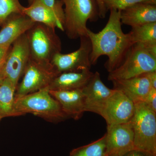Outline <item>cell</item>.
Segmentation results:
<instances>
[{"mask_svg": "<svg viewBox=\"0 0 156 156\" xmlns=\"http://www.w3.org/2000/svg\"><path fill=\"white\" fill-rule=\"evenodd\" d=\"M107 23L102 30L94 33L87 29V35L92 45L90 61L92 65L97 63L101 56H107L105 67L108 73L121 65L133 46L129 34L122 28L121 11L111 9Z\"/></svg>", "mask_w": 156, "mask_h": 156, "instance_id": "obj_1", "label": "cell"}, {"mask_svg": "<svg viewBox=\"0 0 156 156\" xmlns=\"http://www.w3.org/2000/svg\"><path fill=\"white\" fill-rule=\"evenodd\" d=\"M14 109L18 116L31 113L53 122H61L68 118L48 88L15 98Z\"/></svg>", "mask_w": 156, "mask_h": 156, "instance_id": "obj_2", "label": "cell"}, {"mask_svg": "<svg viewBox=\"0 0 156 156\" xmlns=\"http://www.w3.org/2000/svg\"><path fill=\"white\" fill-rule=\"evenodd\" d=\"M65 6L64 31L72 40L87 36V23L99 17L96 0H60Z\"/></svg>", "mask_w": 156, "mask_h": 156, "instance_id": "obj_3", "label": "cell"}, {"mask_svg": "<svg viewBox=\"0 0 156 156\" xmlns=\"http://www.w3.org/2000/svg\"><path fill=\"white\" fill-rule=\"evenodd\" d=\"M156 71V46L134 44L120 66L109 73L108 80H126Z\"/></svg>", "mask_w": 156, "mask_h": 156, "instance_id": "obj_4", "label": "cell"}, {"mask_svg": "<svg viewBox=\"0 0 156 156\" xmlns=\"http://www.w3.org/2000/svg\"><path fill=\"white\" fill-rule=\"evenodd\" d=\"M26 34L31 59L41 64L52 65L53 57L62 50L61 40L55 29L36 23Z\"/></svg>", "mask_w": 156, "mask_h": 156, "instance_id": "obj_5", "label": "cell"}, {"mask_svg": "<svg viewBox=\"0 0 156 156\" xmlns=\"http://www.w3.org/2000/svg\"><path fill=\"white\" fill-rule=\"evenodd\" d=\"M134 104L135 112L131 120L134 147L156 156V112L144 102Z\"/></svg>", "mask_w": 156, "mask_h": 156, "instance_id": "obj_6", "label": "cell"}, {"mask_svg": "<svg viewBox=\"0 0 156 156\" xmlns=\"http://www.w3.org/2000/svg\"><path fill=\"white\" fill-rule=\"evenodd\" d=\"M59 73L53 66L45 65L30 59L20 83L17 86L15 98L48 88Z\"/></svg>", "mask_w": 156, "mask_h": 156, "instance_id": "obj_7", "label": "cell"}, {"mask_svg": "<svg viewBox=\"0 0 156 156\" xmlns=\"http://www.w3.org/2000/svg\"><path fill=\"white\" fill-rule=\"evenodd\" d=\"M12 44L1 72L4 78L9 79L17 87L30 58L26 34L18 38Z\"/></svg>", "mask_w": 156, "mask_h": 156, "instance_id": "obj_8", "label": "cell"}, {"mask_svg": "<svg viewBox=\"0 0 156 156\" xmlns=\"http://www.w3.org/2000/svg\"><path fill=\"white\" fill-rule=\"evenodd\" d=\"M80 39V44L78 50L67 54L57 53L53 57L51 64L59 73L90 69L92 66L90 61L91 41L87 35Z\"/></svg>", "mask_w": 156, "mask_h": 156, "instance_id": "obj_9", "label": "cell"}, {"mask_svg": "<svg viewBox=\"0 0 156 156\" xmlns=\"http://www.w3.org/2000/svg\"><path fill=\"white\" fill-rule=\"evenodd\" d=\"M134 112L133 101L122 91L115 89L107 101L100 115L105 120L107 126H110L130 122Z\"/></svg>", "mask_w": 156, "mask_h": 156, "instance_id": "obj_10", "label": "cell"}, {"mask_svg": "<svg viewBox=\"0 0 156 156\" xmlns=\"http://www.w3.org/2000/svg\"><path fill=\"white\" fill-rule=\"evenodd\" d=\"M105 134L108 156H123L135 149L134 133L131 121L127 123L107 126Z\"/></svg>", "mask_w": 156, "mask_h": 156, "instance_id": "obj_11", "label": "cell"}, {"mask_svg": "<svg viewBox=\"0 0 156 156\" xmlns=\"http://www.w3.org/2000/svg\"><path fill=\"white\" fill-rule=\"evenodd\" d=\"M82 90L85 112H92L100 115L107 101L115 91V89H109L104 84L97 71L93 73Z\"/></svg>", "mask_w": 156, "mask_h": 156, "instance_id": "obj_12", "label": "cell"}, {"mask_svg": "<svg viewBox=\"0 0 156 156\" xmlns=\"http://www.w3.org/2000/svg\"><path fill=\"white\" fill-rule=\"evenodd\" d=\"M35 23L25 14H11L2 23L0 31V47L10 48L15 41L26 33Z\"/></svg>", "mask_w": 156, "mask_h": 156, "instance_id": "obj_13", "label": "cell"}, {"mask_svg": "<svg viewBox=\"0 0 156 156\" xmlns=\"http://www.w3.org/2000/svg\"><path fill=\"white\" fill-rule=\"evenodd\" d=\"M49 92L60 104L68 118L77 120L83 115L85 111L82 89L69 91L49 90Z\"/></svg>", "mask_w": 156, "mask_h": 156, "instance_id": "obj_14", "label": "cell"}, {"mask_svg": "<svg viewBox=\"0 0 156 156\" xmlns=\"http://www.w3.org/2000/svg\"><path fill=\"white\" fill-rule=\"evenodd\" d=\"M112 82L113 89L122 91L134 104L144 102L152 88L145 73L130 79L114 80Z\"/></svg>", "mask_w": 156, "mask_h": 156, "instance_id": "obj_15", "label": "cell"}, {"mask_svg": "<svg viewBox=\"0 0 156 156\" xmlns=\"http://www.w3.org/2000/svg\"><path fill=\"white\" fill-rule=\"evenodd\" d=\"M23 13L35 23H43L64 31V20L54 10L39 0H35L28 7H24Z\"/></svg>", "mask_w": 156, "mask_h": 156, "instance_id": "obj_16", "label": "cell"}, {"mask_svg": "<svg viewBox=\"0 0 156 156\" xmlns=\"http://www.w3.org/2000/svg\"><path fill=\"white\" fill-rule=\"evenodd\" d=\"M121 21L131 27L156 22V5L139 3L128 7L121 11Z\"/></svg>", "mask_w": 156, "mask_h": 156, "instance_id": "obj_17", "label": "cell"}, {"mask_svg": "<svg viewBox=\"0 0 156 156\" xmlns=\"http://www.w3.org/2000/svg\"><path fill=\"white\" fill-rule=\"evenodd\" d=\"M93 74L89 69L61 73L53 79L48 89L54 91L83 89Z\"/></svg>", "mask_w": 156, "mask_h": 156, "instance_id": "obj_18", "label": "cell"}, {"mask_svg": "<svg viewBox=\"0 0 156 156\" xmlns=\"http://www.w3.org/2000/svg\"><path fill=\"white\" fill-rule=\"evenodd\" d=\"M17 87L7 78L0 83V118L18 116L14 109Z\"/></svg>", "mask_w": 156, "mask_h": 156, "instance_id": "obj_19", "label": "cell"}, {"mask_svg": "<svg viewBox=\"0 0 156 156\" xmlns=\"http://www.w3.org/2000/svg\"><path fill=\"white\" fill-rule=\"evenodd\" d=\"M128 34L134 45H156V22L132 27Z\"/></svg>", "mask_w": 156, "mask_h": 156, "instance_id": "obj_20", "label": "cell"}, {"mask_svg": "<svg viewBox=\"0 0 156 156\" xmlns=\"http://www.w3.org/2000/svg\"><path fill=\"white\" fill-rule=\"evenodd\" d=\"M69 156H108L106 134L90 144L75 149L71 152Z\"/></svg>", "mask_w": 156, "mask_h": 156, "instance_id": "obj_21", "label": "cell"}, {"mask_svg": "<svg viewBox=\"0 0 156 156\" xmlns=\"http://www.w3.org/2000/svg\"><path fill=\"white\" fill-rule=\"evenodd\" d=\"M24 7L20 4L19 0H0L1 25L11 14H23V11Z\"/></svg>", "mask_w": 156, "mask_h": 156, "instance_id": "obj_22", "label": "cell"}, {"mask_svg": "<svg viewBox=\"0 0 156 156\" xmlns=\"http://www.w3.org/2000/svg\"><path fill=\"white\" fill-rule=\"evenodd\" d=\"M102 1L107 11L111 9L122 11L139 3L156 5V0H102Z\"/></svg>", "mask_w": 156, "mask_h": 156, "instance_id": "obj_23", "label": "cell"}, {"mask_svg": "<svg viewBox=\"0 0 156 156\" xmlns=\"http://www.w3.org/2000/svg\"><path fill=\"white\" fill-rule=\"evenodd\" d=\"M35 0H28L29 5H30ZM46 5L50 7L56 11L62 19L64 20V13L63 4L60 0H39Z\"/></svg>", "mask_w": 156, "mask_h": 156, "instance_id": "obj_24", "label": "cell"}, {"mask_svg": "<svg viewBox=\"0 0 156 156\" xmlns=\"http://www.w3.org/2000/svg\"><path fill=\"white\" fill-rule=\"evenodd\" d=\"M144 102L150 108L156 112V89H151Z\"/></svg>", "mask_w": 156, "mask_h": 156, "instance_id": "obj_25", "label": "cell"}, {"mask_svg": "<svg viewBox=\"0 0 156 156\" xmlns=\"http://www.w3.org/2000/svg\"><path fill=\"white\" fill-rule=\"evenodd\" d=\"M10 49L11 47L6 48L0 47V71L2 68L3 66L5 64Z\"/></svg>", "mask_w": 156, "mask_h": 156, "instance_id": "obj_26", "label": "cell"}, {"mask_svg": "<svg viewBox=\"0 0 156 156\" xmlns=\"http://www.w3.org/2000/svg\"><path fill=\"white\" fill-rule=\"evenodd\" d=\"M123 156H156L152 154L147 152L144 151L134 149L132 150L131 151L127 152V153L124 154Z\"/></svg>", "mask_w": 156, "mask_h": 156, "instance_id": "obj_27", "label": "cell"}, {"mask_svg": "<svg viewBox=\"0 0 156 156\" xmlns=\"http://www.w3.org/2000/svg\"><path fill=\"white\" fill-rule=\"evenodd\" d=\"M145 74L150 82L152 88L156 89V71L150 72Z\"/></svg>", "mask_w": 156, "mask_h": 156, "instance_id": "obj_28", "label": "cell"}, {"mask_svg": "<svg viewBox=\"0 0 156 156\" xmlns=\"http://www.w3.org/2000/svg\"><path fill=\"white\" fill-rule=\"evenodd\" d=\"M96 2L98 6L99 17L101 18H104L105 17L107 11L105 9L103 2L102 0H96Z\"/></svg>", "mask_w": 156, "mask_h": 156, "instance_id": "obj_29", "label": "cell"}, {"mask_svg": "<svg viewBox=\"0 0 156 156\" xmlns=\"http://www.w3.org/2000/svg\"><path fill=\"white\" fill-rule=\"evenodd\" d=\"M4 79V77L2 75V73L0 71V83H1L2 80Z\"/></svg>", "mask_w": 156, "mask_h": 156, "instance_id": "obj_30", "label": "cell"}, {"mask_svg": "<svg viewBox=\"0 0 156 156\" xmlns=\"http://www.w3.org/2000/svg\"><path fill=\"white\" fill-rule=\"evenodd\" d=\"M2 119H1V118H0V121H1V120H2Z\"/></svg>", "mask_w": 156, "mask_h": 156, "instance_id": "obj_31", "label": "cell"}, {"mask_svg": "<svg viewBox=\"0 0 156 156\" xmlns=\"http://www.w3.org/2000/svg\"><path fill=\"white\" fill-rule=\"evenodd\" d=\"M0 25H1V24H0Z\"/></svg>", "mask_w": 156, "mask_h": 156, "instance_id": "obj_32", "label": "cell"}]
</instances>
